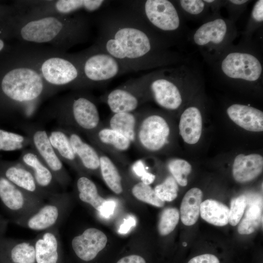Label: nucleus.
Returning a JSON list of instances; mask_svg holds the SVG:
<instances>
[{
  "instance_id": "27",
  "label": "nucleus",
  "mask_w": 263,
  "mask_h": 263,
  "mask_svg": "<svg viewBox=\"0 0 263 263\" xmlns=\"http://www.w3.org/2000/svg\"><path fill=\"white\" fill-rule=\"evenodd\" d=\"M247 204L244 216L239 223L238 231L242 235L254 232L263 223L262 196H247Z\"/></svg>"
},
{
  "instance_id": "46",
  "label": "nucleus",
  "mask_w": 263,
  "mask_h": 263,
  "mask_svg": "<svg viewBox=\"0 0 263 263\" xmlns=\"http://www.w3.org/2000/svg\"><path fill=\"white\" fill-rule=\"evenodd\" d=\"M207 4L211 13L220 14L221 8L224 7L225 0H203Z\"/></svg>"
},
{
  "instance_id": "40",
  "label": "nucleus",
  "mask_w": 263,
  "mask_h": 263,
  "mask_svg": "<svg viewBox=\"0 0 263 263\" xmlns=\"http://www.w3.org/2000/svg\"><path fill=\"white\" fill-rule=\"evenodd\" d=\"M247 196L241 195L232 199L229 211L228 223L235 226L241 221L247 204Z\"/></svg>"
},
{
  "instance_id": "38",
  "label": "nucleus",
  "mask_w": 263,
  "mask_h": 263,
  "mask_svg": "<svg viewBox=\"0 0 263 263\" xmlns=\"http://www.w3.org/2000/svg\"><path fill=\"white\" fill-rule=\"evenodd\" d=\"M179 220V212L175 207L165 209L162 212L158 225L159 234L166 236L175 228Z\"/></svg>"
},
{
  "instance_id": "32",
  "label": "nucleus",
  "mask_w": 263,
  "mask_h": 263,
  "mask_svg": "<svg viewBox=\"0 0 263 263\" xmlns=\"http://www.w3.org/2000/svg\"><path fill=\"white\" fill-rule=\"evenodd\" d=\"M75 188L79 199L98 211L106 200L99 194L95 183L86 175L81 174L76 180Z\"/></svg>"
},
{
  "instance_id": "24",
  "label": "nucleus",
  "mask_w": 263,
  "mask_h": 263,
  "mask_svg": "<svg viewBox=\"0 0 263 263\" xmlns=\"http://www.w3.org/2000/svg\"><path fill=\"white\" fill-rule=\"evenodd\" d=\"M263 158L259 154H240L234 160L232 174L239 183H245L257 177L263 171Z\"/></svg>"
},
{
  "instance_id": "44",
  "label": "nucleus",
  "mask_w": 263,
  "mask_h": 263,
  "mask_svg": "<svg viewBox=\"0 0 263 263\" xmlns=\"http://www.w3.org/2000/svg\"><path fill=\"white\" fill-rule=\"evenodd\" d=\"M188 263H220V261L214 255L204 254L192 258Z\"/></svg>"
},
{
  "instance_id": "5",
  "label": "nucleus",
  "mask_w": 263,
  "mask_h": 263,
  "mask_svg": "<svg viewBox=\"0 0 263 263\" xmlns=\"http://www.w3.org/2000/svg\"><path fill=\"white\" fill-rule=\"evenodd\" d=\"M261 45L252 38L241 39L226 48L209 64L216 76L225 81L245 85H258L263 76Z\"/></svg>"
},
{
  "instance_id": "4",
  "label": "nucleus",
  "mask_w": 263,
  "mask_h": 263,
  "mask_svg": "<svg viewBox=\"0 0 263 263\" xmlns=\"http://www.w3.org/2000/svg\"><path fill=\"white\" fill-rule=\"evenodd\" d=\"M21 47L54 93L61 89H86L76 53L21 43Z\"/></svg>"
},
{
  "instance_id": "15",
  "label": "nucleus",
  "mask_w": 263,
  "mask_h": 263,
  "mask_svg": "<svg viewBox=\"0 0 263 263\" xmlns=\"http://www.w3.org/2000/svg\"><path fill=\"white\" fill-rule=\"evenodd\" d=\"M100 100L107 105L113 113L134 112L145 103L134 79L108 92Z\"/></svg>"
},
{
  "instance_id": "17",
  "label": "nucleus",
  "mask_w": 263,
  "mask_h": 263,
  "mask_svg": "<svg viewBox=\"0 0 263 263\" xmlns=\"http://www.w3.org/2000/svg\"><path fill=\"white\" fill-rule=\"evenodd\" d=\"M33 240L36 263H64L58 227L41 232Z\"/></svg>"
},
{
  "instance_id": "10",
  "label": "nucleus",
  "mask_w": 263,
  "mask_h": 263,
  "mask_svg": "<svg viewBox=\"0 0 263 263\" xmlns=\"http://www.w3.org/2000/svg\"><path fill=\"white\" fill-rule=\"evenodd\" d=\"M109 3L104 0H20L17 2L16 16L32 18L93 14L105 8Z\"/></svg>"
},
{
  "instance_id": "36",
  "label": "nucleus",
  "mask_w": 263,
  "mask_h": 263,
  "mask_svg": "<svg viewBox=\"0 0 263 263\" xmlns=\"http://www.w3.org/2000/svg\"><path fill=\"white\" fill-rule=\"evenodd\" d=\"M167 167L177 184L183 187L188 184V176L191 171V166L188 162L182 159H171Z\"/></svg>"
},
{
  "instance_id": "45",
  "label": "nucleus",
  "mask_w": 263,
  "mask_h": 263,
  "mask_svg": "<svg viewBox=\"0 0 263 263\" xmlns=\"http://www.w3.org/2000/svg\"><path fill=\"white\" fill-rule=\"evenodd\" d=\"M136 218L132 215H129L124 219L123 223L120 225L118 232L121 234H125L129 232L132 227L136 225Z\"/></svg>"
},
{
  "instance_id": "7",
  "label": "nucleus",
  "mask_w": 263,
  "mask_h": 263,
  "mask_svg": "<svg viewBox=\"0 0 263 263\" xmlns=\"http://www.w3.org/2000/svg\"><path fill=\"white\" fill-rule=\"evenodd\" d=\"M238 36L235 23L220 14L211 13L197 28L190 30L187 41L197 47L209 64Z\"/></svg>"
},
{
  "instance_id": "3",
  "label": "nucleus",
  "mask_w": 263,
  "mask_h": 263,
  "mask_svg": "<svg viewBox=\"0 0 263 263\" xmlns=\"http://www.w3.org/2000/svg\"><path fill=\"white\" fill-rule=\"evenodd\" d=\"M202 78L198 64L189 60L157 69L134 79L145 103L152 100L164 110L175 111L183 104L184 90L197 86Z\"/></svg>"
},
{
  "instance_id": "28",
  "label": "nucleus",
  "mask_w": 263,
  "mask_h": 263,
  "mask_svg": "<svg viewBox=\"0 0 263 263\" xmlns=\"http://www.w3.org/2000/svg\"><path fill=\"white\" fill-rule=\"evenodd\" d=\"M203 192L198 188H193L187 192L180 206L182 222L186 225H192L197 222L202 202Z\"/></svg>"
},
{
  "instance_id": "6",
  "label": "nucleus",
  "mask_w": 263,
  "mask_h": 263,
  "mask_svg": "<svg viewBox=\"0 0 263 263\" xmlns=\"http://www.w3.org/2000/svg\"><path fill=\"white\" fill-rule=\"evenodd\" d=\"M160 39L173 48L183 45L190 30L173 0H122Z\"/></svg>"
},
{
  "instance_id": "33",
  "label": "nucleus",
  "mask_w": 263,
  "mask_h": 263,
  "mask_svg": "<svg viewBox=\"0 0 263 263\" xmlns=\"http://www.w3.org/2000/svg\"><path fill=\"white\" fill-rule=\"evenodd\" d=\"M173 1L185 20L202 23L211 13L209 7L203 0Z\"/></svg>"
},
{
  "instance_id": "35",
  "label": "nucleus",
  "mask_w": 263,
  "mask_h": 263,
  "mask_svg": "<svg viewBox=\"0 0 263 263\" xmlns=\"http://www.w3.org/2000/svg\"><path fill=\"white\" fill-rule=\"evenodd\" d=\"M30 145L27 136L0 129V150H23Z\"/></svg>"
},
{
  "instance_id": "18",
  "label": "nucleus",
  "mask_w": 263,
  "mask_h": 263,
  "mask_svg": "<svg viewBox=\"0 0 263 263\" xmlns=\"http://www.w3.org/2000/svg\"><path fill=\"white\" fill-rule=\"evenodd\" d=\"M107 242V237L102 231L91 227L75 236L72 241L71 246L79 260L89 262L96 257L105 247Z\"/></svg>"
},
{
  "instance_id": "9",
  "label": "nucleus",
  "mask_w": 263,
  "mask_h": 263,
  "mask_svg": "<svg viewBox=\"0 0 263 263\" xmlns=\"http://www.w3.org/2000/svg\"><path fill=\"white\" fill-rule=\"evenodd\" d=\"M86 89L103 86L128 70L96 44L76 53Z\"/></svg>"
},
{
  "instance_id": "14",
  "label": "nucleus",
  "mask_w": 263,
  "mask_h": 263,
  "mask_svg": "<svg viewBox=\"0 0 263 263\" xmlns=\"http://www.w3.org/2000/svg\"><path fill=\"white\" fill-rule=\"evenodd\" d=\"M0 200L12 222L29 215L45 201L18 188L0 175Z\"/></svg>"
},
{
  "instance_id": "41",
  "label": "nucleus",
  "mask_w": 263,
  "mask_h": 263,
  "mask_svg": "<svg viewBox=\"0 0 263 263\" xmlns=\"http://www.w3.org/2000/svg\"><path fill=\"white\" fill-rule=\"evenodd\" d=\"M249 0H225L224 7L227 12V19L235 23L246 10Z\"/></svg>"
},
{
  "instance_id": "21",
  "label": "nucleus",
  "mask_w": 263,
  "mask_h": 263,
  "mask_svg": "<svg viewBox=\"0 0 263 263\" xmlns=\"http://www.w3.org/2000/svg\"><path fill=\"white\" fill-rule=\"evenodd\" d=\"M63 129L83 170L89 172L99 170L100 158L97 149L85 141L75 131L68 127Z\"/></svg>"
},
{
  "instance_id": "29",
  "label": "nucleus",
  "mask_w": 263,
  "mask_h": 263,
  "mask_svg": "<svg viewBox=\"0 0 263 263\" xmlns=\"http://www.w3.org/2000/svg\"><path fill=\"white\" fill-rule=\"evenodd\" d=\"M229 208L224 204L212 199L202 202L200 214L203 219L216 226H222L228 223Z\"/></svg>"
},
{
  "instance_id": "11",
  "label": "nucleus",
  "mask_w": 263,
  "mask_h": 263,
  "mask_svg": "<svg viewBox=\"0 0 263 263\" xmlns=\"http://www.w3.org/2000/svg\"><path fill=\"white\" fill-rule=\"evenodd\" d=\"M138 112L133 144L144 154L161 150L169 143L170 127L168 121L159 114L144 110Z\"/></svg>"
},
{
  "instance_id": "39",
  "label": "nucleus",
  "mask_w": 263,
  "mask_h": 263,
  "mask_svg": "<svg viewBox=\"0 0 263 263\" xmlns=\"http://www.w3.org/2000/svg\"><path fill=\"white\" fill-rule=\"evenodd\" d=\"M157 196L162 201L171 202L178 195V184L172 176L167 177L154 189Z\"/></svg>"
},
{
  "instance_id": "43",
  "label": "nucleus",
  "mask_w": 263,
  "mask_h": 263,
  "mask_svg": "<svg viewBox=\"0 0 263 263\" xmlns=\"http://www.w3.org/2000/svg\"><path fill=\"white\" fill-rule=\"evenodd\" d=\"M115 207V202L114 201L105 200L101 205L98 212L102 217L108 218L113 213Z\"/></svg>"
},
{
  "instance_id": "13",
  "label": "nucleus",
  "mask_w": 263,
  "mask_h": 263,
  "mask_svg": "<svg viewBox=\"0 0 263 263\" xmlns=\"http://www.w3.org/2000/svg\"><path fill=\"white\" fill-rule=\"evenodd\" d=\"M30 146L41 160L50 169L60 187L65 188L70 181L69 174L52 147L47 132L40 128L24 127Z\"/></svg>"
},
{
  "instance_id": "16",
  "label": "nucleus",
  "mask_w": 263,
  "mask_h": 263,
  "mask_svg": "<svg viewBox=\"0 0 263 263\" xmlns=\"http://www.w3.org/2000/svg\"><path fill=\"white\" fill-rule=\"evenodd\" d=\"M86 135L95 148L109 153L115 159H125L123 154L132 144L126 136L102 123L94 131Z\"/></svg>"
},
{
  "instance_id": "22",
  "label": "nucleus",
  "mask_w": 263,
  "mask_h": 263,
  "mask_svg": "<svg viewBox=\"0 0 263 263\" xmlns=\"http://www.w3.org/2000/svg\"><path fill=\"white\" fill-rule=\"evenodd\" d=\"M226 113L232 121L245 130L255 132L263 131V113L256 108L235 103L227 108Z\"/></svg>"
},
{
  "instance_id": "30",
  "label": "nucleus",
  "mask_w": 263,
  "mask_h": 263,
  "mask_svg": "<svg viewBox=\"0 0 263 263\" xmlns=\"http://www.w3.org/2000/svg\"><path fill=\"white\" fill-rule=\"evenodd\" d=\"M138 112L113 113L106 126L115 130L128 137L133 143Z\"/></svg>"
},
{
  "instance_id": "49",
  "label": "nucleus",
  "mask_w": 263,
  "mask_h": 263,
  "mask_svg": "<svg viewBox=\"0 0 263 263\" xmlns=\"http://www.w3.org/2000/svg\"><path fill=\"white\" fill-rule=\"evenodd\" d=\"M0 263H13L1 250H0Z\"/></svg>"
},
{
  "instance_id": "26",
  "label": "nucleus",
  "mask_w": 263,
  "mask_h": 263,
  "mask_svg": "<svg viewBox=\"0 0 263 263\" xmlns=\"http://www.w3.org/2000/svg\"><path fill=\"white\" fill-rule=\"evenodd\" d=\"M49 139L59 159L80 172L84 170L78 160L69 137L63 129H56L48 133Z\"/></svg>"
},
{
  "instance_id": "2",
  "label": "nucleus",
  "mask_w": 263,
  "mask_h": 263,
  "mask_svg": "<svg viewBox=\"0 0 263 263\" xmlns=\"http://www.w3.org/2000/svg\"><path fill=\"white\" fill-rule=\"evenodd\" d=\"M91 27V19L86 14L32 18L16 16L14 33L21 43L38 46L48 44L66 52L88 40Z\"/></svg>"
},
{
  "instance_id": "31",
  "label": "nucleus",
  "mask_w": 263,
  "mask_h": 263,
  "mask_svg": "<svg viewBox=\"0 0 263 263\" xmlns=\"http://www.w3.org/2000/svg\"><path fill=\"white\" fill-rule=\"evenodd\" d=\"M96 149L99 154V170L104 182L113 192L121 193L123 190L122 179L116 166L110 156Z\"/></svg>"
},
{
  "instance_id": "34",
  "label": "nucleus",
  "mask_w": 263,
  "mask_h": 263,
  "mask_svg": "<svg viewBox=\"0 0 263 263\" xmlns=\"http://www.w3.org/2000/svg\"><path fill=\"white\" fill-rule=\"evenodd\" d=\"M263 25V0L254 2L248 19L242 33V39H252L254 33L262 28Z\"/></svg>"
},
{
  "instance_id": "12",
  "label": "nucleus",
  "mask_w": 263,
  "mask_h": 263,
  "mask_svg": "<svg viewBox=\"0 0 263 263\" xmlns=\"http://www.w3.org/2000/svg\"><path fill=\"white\" fill-rule=\"evenodd\" d=\"M46 200L29 215L13 222L20 226L41 232L58 227L68 207V195L59 192L53 194Z\"/></svg>"
},
{
  "instance_id": "37",
  "label": "nucleus",
  "mask_w": 263,
  "mask_h": 263,
  "mask_svg": "<svg viewBox=\"0 0 263 263\" xmlns=\"http://www.w3.org/2000/svg\"><path fill=\"white\" fill-rule=\"evenodd\" d=\"M132 192L137 199L154 206L161 207L165 205V202L157 196L154 190L150 185L142 182L135 184L132 188Z\"/></svg>"
},
{
  "instance_id": "51",
  "label": "nucleus",
  "mask_w": 263,
  "mask_h": 263,
  "mask_svg": "<svg viewBox=\"0 0 263 263\" xmlns=\"http://www.w3.org/2000/svg\"><path fill=\"white\" fill-rule=\"evenodd\" d=\"M183 244H184V246H186V244L185 243H183Z\"/></svg>"
},
{
  "instance_id": "25",
  "label": "nucleus",
  "mask_w": 263,
  "mask_h": 263,
  "mask_svg": "<svg viewBox=\"0 0 263 263\" xmlns=\"http://www.w3.org/2000/svg\"><path fill=\"white\" fill-rule=\"evenodd\" d=\"M179 130L186 143L194 144L198 142L202 131V117L197 107L191 106L183 112L180 118Z\"/></svg>"
},
{
  "instance_id": "48",
  "label": "nucleus",
  "mask_w": 263,
  "mask_h": 263,
  "mask_svg": "<svg viewBox=\"0 0 263 263\" xmlns=\"http://www.w3.org/2000/svg\"><path fill=\"white\" fill-rule=\"evenodd\" d=\"M9 222L7 219L0 214V235H3L5 233Z\"/></svg>"
},
{
  "instance_id": "19",
  "label": "nucleus",
  "mask_w": 263,
  "mask_h": 263,
  "mask_svg": "<svg viewBox=\"0 0 263 263\" xmlns=\"http://www.w3.org/2000/svg\"><path fill=\"white\" fill-rule=\"evenodd\" d=\"M19 163L28 169L36 183L43 191L49 194L59 192L60 187L50 169L32 150H23Z\"/></svg>"
},
{
  "instance_id": "23",
  "label": "nucleus",
  "mask_w": 263,
  "mask_h": 263,
  "mask_svg": "<svg viewBox=\"0 0 263 263\" xmlns=\"http://www.w3.org/2000/svg\"><path fill=\"white\" fill-rule=\"evenodd\" d=\"M0 250L13 263H36L33 239H14L0 235Z\"/></svg>"
},
{
  "instance_id": "8",
  "label": "nucleus",
  "mask_w": 263,
  "mask_h": 263,
  "mask_svg": "<svg viewBox=\"0 0 263 263\" xmlns=\"http://www.w3.org/2000/svg\"><path fill=\"white\" fill-rule=\"evenodd\" d=\"M86 90H74L62 99L58 109L68 128L87 134L101 122L96 101Z\"/></svg>"
},
{
  "instance_id": "1",
  "label": "nucleus",
  "mask_w": 263,
  "mask_h": 263,
  "mask_svg": "<svg viewBox=\"0 0 263 263\" xmlns=\"http://www.w3.org/2000/svg\"><path fill=\"white\" fill-rule=\"evenodd\" d=\"M120 3L96 13L95 44L116 58L129 72L172 66L190 60L160 39L133 10Z\"/></svg>"
},
{
  "instance_id": "50",
  "label": "nucleus",
  "mask_w": 263,
  "mask_h": 263,
  "mask_svg": "<svg viewBox=\"0 0 263 263\" xmlns=\"http://www.w3.org/2000/svg\"><path fill=\"white\" fill-rule=\"evenodd\" d=\"M5 44L3 41L0 39V52H1L4 48Z\"/></svg>"
},
{
  "instance_id": "20",
  "label": "nucleus",
  "mask_w": 263,
  "mask_h": 263,
  "mask_svg": "<svg viewBox=\"0 0 263 263\" xmlns=\"http://www.w3.org/2000/svg\"><path fill=\"white\" fill-rule=\"evenodd\" d=\"M0 175L21 189L45 200L52 195L41 189L31 171L19 162L5 167Z\"/></svg>"
},
{
  "instance_id": "47",
  "label": "nucleus",
  "mask_w": 263,
  "mask_h": 263,
  "mask_svg": "<svg viewBox=\"0 0 263 263\" xmlns=\"http://www.w3.org/2000/svg\"><path fill=\"white\" fill-rule=\"evenodd\" d=\"M116 263H146L145 259L137 255H131L120 259Z\"/></svg>"
},
{
  "instance_id": "42",
  "label": "nucleus",
  "mask_w": 263,
  "mask_h": 263,
  "mask_svg": "<svg viewBox=\"0 0 263 263\" xmlns=\"http://www.w3.org/2000/svg\"><path fill=\"white\" fill-rule=\"evenodd\" d=\"M132 169L137 176L141 177V182L147 185L151 184L155 178L154 175L146 171L143 162L140 161L134 164Z\"/></svg>"
}]
</instances>
